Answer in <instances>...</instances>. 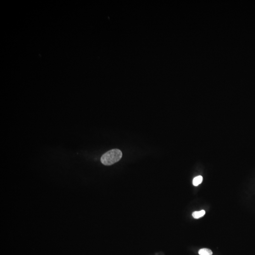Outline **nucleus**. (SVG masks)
Here are the masks:
<instances>
[{
  "label": "nucleus",
  "instance_id": "nucleus-1",
  "mask_svg": "<svg viewBox=\"0 0 255 255\" xmlns=\"http://www.w3.org/2000/svg\"><path fill=\"white\" fill-rule=\"evenodd\" d=\"M122 152L118 149H114L107 152L102 156L101 162L105 165H111L118 162L121 158Z\"/></svg>",
  "mask_w": 255,
  "mask_h": 255
},
{
  "label": "nucleus",
  "instance_id": "nucleus-2",
  "mask_svg": "<svg viewBox=\"0 0 255 255\" xmlns=\"http://www.w3.org/2000/svg\"><path fill=\"white\" fill-rule=\"evenodd\" d=\"M206 212L205 210H201L200 211H195L192 213V216L194 218L198 219L202 217L205 215Z\"/></svg>",
  "mask_w": 255,
  "mask_h": 255
},
{
  "label": "nucleus",
  "instance_id": "nucleus-4",
  "mask_svg": "<svg viewBox=\"0 0 255 255\" xmlns=\"http://www.w3.org/2000/svg\"><path fill=\"white\" fill-rule=\"evenodd\" d=\"M203 181V177L201 176H198L195 177L193 180V184L195 186L199 185L202 183Z\"/></svg>",
  "mask_w": 255,
  "mask_h": 255
},
{
  "label": "nucleus",
  "instance_id": "nucleus-3",
  "mask_svg": "<svg viewBox=\"0 0 255 255\" xmlns=\"http://www.w3.org/2000/svg\"><path fill=\"white\" fill-rule=\"evenodd\" d=\"M198 254L199 255H212L213 252L209 249L204 248L199 250Z\"/></svg>",
  "mask_w": 255,
  "mask_h": 255
}]
</instances>
